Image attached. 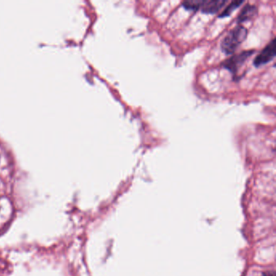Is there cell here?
<instances>
[{"mask_svg": "<svg viewBox=\"0 0 276 276\" xmlns=\"http://www.w3.org/2000/svg\"><path fill=\"white\" fill-rule=\"evenodd\" d=\"M253 53V51H244L239 54H236L230 58L229 60H226L224 63V66L225 68L230 70L231 72H235L239 69L240 67H242V64L246 61L248 58L250 57Z\"/></svg>", "mask_w": 276, "mask_h": 276, "instance_id": "cell-3", "label": "cell"}, {"mask_svg": "<svg viewBox=\"0 0 276 276\" xmlns=\"http://www.w3.org/2000/svg\"><path fill=\"white\" fill-rule=\"evenodd\" d=\"M247 29L242 25H238L233 28L229 33L225 36L221 43V48L223 51L227 54H231L236 51L238 46L247 36Z\"/></svg>", "mask_w": 276, "mask_h": 276, "instance_id": "cell-1", "label": "cell"}, {"mask_svg": "<svg viewBox=\"0 0 276 276\" xmlns=\"http://www.w3.org/2000/svg\"><path fill=\"white\" fill-rule=\"evenodd\" d=\"M226 4V0H199L198 10L201 9L205 13H215L219 12Z\"/></svg>", "mask_w": 276, "mask_h": 276, "instance_id": "cell-4", "label": "cell"}, {"mask_svg": "<svg viewBox=\"0 0 276 276\" xmlns=\"http://www.w3.org/2000/svg\"><path fill=\"white\" fill-rule=\"evenodd\" d=\"M242 4H243V1H233L222 12V13L219 15V17H228L232 12H233L236 9H238V6H240Z\"/></svg>", "mask_w": 276, "mask_h": 276, "instance_id": "cell-6", "label": "cell"}, {"mask_svg": "<svg viewBox=\"0 0 276 276\" xmlns=\"http://www.w3.org/2000/svg\"><path fill=\"white\" fill-rule=\"evenodd\" d=\"M275 39L274 38L254 59V65L259 67L271 61L275 56Z\"/></svg>", "mask_w": 276, "mask_h": 276, "instance_id": "cell-2", "label": "cell"}, {"mask_svg": "<svg viewBox=\"0 0 276 276\" xmlns=\"http://www.w3.org/2000/svg\"><path fill=\"white\" fill-rule=\"evenodd\" d=\"M256 13H257V7L254 5H246L238 15V21L242 23L249 21L255 16Z\"/></svg>", "mask_w": 276, "mask_h": 276, "instance_id": "cell-5", "label": "cell"}]
</instances>
